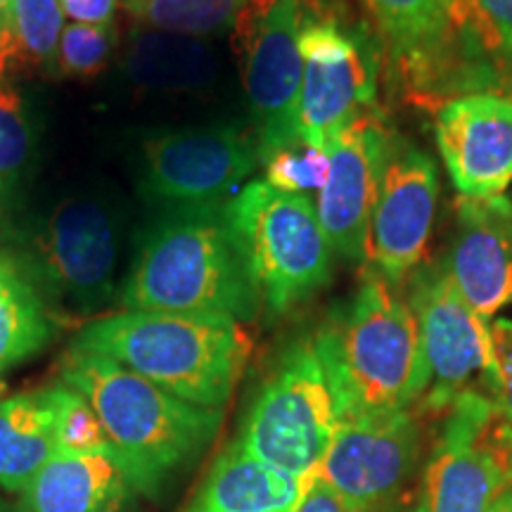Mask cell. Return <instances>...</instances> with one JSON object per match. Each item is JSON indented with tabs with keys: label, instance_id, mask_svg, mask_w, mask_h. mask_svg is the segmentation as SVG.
<instances>
[{
	"label": "cell",
	"instance_id": "603a6c76",
	"mask_svg": "<svg viewBox=\"0 0 512 512\" xmlns=\"http://www.w3.org/2000/svg\"><path fill=\"white\" fill-rule=\"evenodd\" d=\"M53 337V320L17 259L0 252V373L36 356Z\"/></svg>",
	"mask_w": 512,
	"mask_h": 512
},
{
	"label": "cell",
	"instance_id": "e0dca14e",
	"mask_svg": "<svg viewBox=\"0 0 512 512\" xmlns=\"http://www.w3.org/2000/svg\"><path fill=\"white\" fill-rule=\"evenodd\" d=\"M446 268L460 297L489 323L512 304V202L460 197L458 226Z\"/></svg>",
	"mask_w": 512,
	"mask_h": 512
},
{
	"label": "cell",
	"instance_id": "5b68a950",
	"mask_svg": "<svg viewBox=\"0 0 512 512\" xmlns=\"http://www.w3.org/2000/svg\"><path fill=\"white\" fill-rule=\"evenodd\" d=\"M249 278L261 304L287 313L328 285L332 249L306 195L252 181L226 207Z\"/></svg>",
	"mask_w": 512,
	"mask_h": 512
},
{
	"label": "cell",
	"instance_id": "83f0119b",
	"mask_svg": "<svg viewBox=\"0 0 512 512\" xmlns=\"http://www.w3.org/2000/svg\"><path fill=\"white\" fill-rule=\"evenodd\" d=\"M114 46H117V31L112 24L98 27V24L72 22L62 31L53 67L62 76L88 79L105 69Z\"/></svg>",
	"mask_w": 512,
	"mask_h": 512
},
{
	"label": "cell",
	"instance_id": "cb8c5ba5",
	"mask_svg": "<svg viewBox=\"0 0 512 512\" xmlns=\"http://www.w3.org/2000/svg\"><path fill=\"white\" fill-rule=\"evenodd\" d=\"M64 27L60 0H12L0 38V76L12 67L53 62Z\"/></svg>",
	"mask_w": 512,
	"mask_h": 512
},
{
	"label": "cell",
	"instance_id": "4dcf8cb0",
	"mask_svg": "<svg viewBox=\"0 0 512 512\" xmlns=\"http://www.w3.org/2000/svg\"><path fill=\"white\" fill-rule=\"evenodd\" d=\"M491 337H494L498 366L496 406L501 418L512 427V323L496 320L494 328H491Z\"/></svg>",
	"mask_w": 512,
	"mask_h": 512
},
{
	"label": "cell",
	"instance_id": "836d02e7",
	"mask_svg": "<svg viewBox=\"0 0 512 512\" xmlns=\"http://www.w3.org/2000/svg\"><path fill=\"white\" fill-rule=\"evenodd\" d=\"M489 512H512V486L496 498V503L491 505Z\"/></svg>",
	"mask_w": 512,
	"mask_h": 512
},
{
	"label": "cell",
	"instance_id": "9c48e42d",
	"mask_svg": "<svg viewBox=\"0 0 512 512\" xmlns=\"http://www.w3.org/2000/svg\"><path fill=\"white\" fill-rule=\"evenodd\" d=\"M425 470L427 512H489L512 486V427L482 392L458 394L444 408Z\"/></svg>",
	"mask_w": 512,
	"mask_h": 512
},
{
	"label": "cell",
	"instance_id": "1f68e13d",
	"mask_svg": "<svg viewBox=\"0 0 512 512\" xmlns=\"http://www.w3.org/2000/svg\"><path fill=\"white\" fill-rule=\"evenodd\" d=\"M64 17L76 24H105L114 22L117 15V0H60Z\"/></svg>",
	"mask_w": 512,
	"mask_h": 512
},
{
	"label": "cell",
	"instance_id": "4316f807",
	"mask_svg": "<svg viewBox=\"0 0 512 512\" xmlns=\"http://www.w3.org/2000/svg\"><path fill=\"white\" fill-rule=\"evenodd\" d=\"M34 150V131L22 95L0 83V209L27 169Z\"/></svg>",
	"mask_w": 512,
	"mask_h": 512
},
{
	"label": "cell",
	"instance_id": "8fae6325",
	"mask_svg": "<svg viewBox=\"0 0 512 512\" xmlns=\"http://www.w3.org/2000/svg\"><path fill=\"white\" fill-rule=\"evenodd\" d=\"M420 446L422 430L413 408L347 418L339 422L318 477L344 498L351 512H375L411 482Z\"/></svg>",
	"mask_w": 512,
	"mask_h": 512
},
{
	"label": "cell",
	"instance_id": "277c9868",
	"mask_svg": "<svg viewBox=\"0 0 512 512\" xmlns=\"http://www.w3.org/2000/svg\"><path fill=\"white\" fill-rule=\"evenodd\" d=\"M121 302L126 311L254 318L261 299L226 209H183L159 223L128 273Z\"/></svg>",
	"mask_w": 512,
	"mask_h": 512
},
{
	"label": "cell",
	"instance_id": "74e56055",
	"mask_svg": "<svg viewBox=\"0 0 512 512\" xmlns=\"http://www.w3.org/2000/svg\"><path fill=\"white\" fill-rule=\"evenodd\" d=\"M3 392H5V384L0 382V401H3Z\"/></svg>",
	"mask_w": 512,
	"mask_h": 512
},
{
	"label": "cell",
	"instance_id": "e575fe53",
	"mask_svg": "<svg viewBox=\"0 0 512 512\" xmlns=\"http://www.w3.org/2000/svg\"><path fill=\"white\" fill-rule=\"evenodd\" d=\"M10 5H12V0H0V12H3V15H8Z\"/></svg>",
	"mask_w": 512,
	"mask_h": 512
},
{
	"label": "cell",
	"instance_id": "8d00e7d4",
	"mask_svg": "<svg viewBox=\"0 0 512 512\" xmlns=\"http://www.w3.org/2000/svg\"><path fill=\"white\" fill-rule=\"evenodd\" d=\"M413 512H427V508H425V501H420V503H418V508H415Z\"/></svg>",
	"mask_w": 512,
	"mask_h": 512
},
{
	"label": "cell",
	"instance_id": "d590c367",
	"mask_svg": "<svg viewBox=\"0 0 512 512\" xmlns=\"http://www.w3.org/2000/svg\"><path fill=\"white\" fill-rule=\"evenodd\" d=\"M3 31H5V15L0 12V38H3Z\"/></svg>",
	"mask_w": 512,
	"mask_h": 512
},
{
	"label": "cell",
	"instance_id": "7a4b0ae2",
	"mask_svg": "<svg viewBox=\"0 0 512 512\" xmlns=\"http://www.w3.org/2000/svg\"><path fill=\"white\" fill-rule=\"evenodd\" d=\"M313 342L342 420L411 411L430 387L411 306L396 283L373 268Z\"/></svg>",
	"mask_w": 512,
	"mask_h": 512
},
{
	"label": "cell",
	"instance_id": "ffe728a7",
	"mask_svg": "<svg viewBox=\"0 0 512 512\" xmlns=\"http://www.w3.org/2000/svg\"><path fill=\"white\" fill-rule=\"evenodd\" d=\"M387 38L394 60L411 67V79L451 57L453 31L470 17L465 0H361Z\"/></svg>",
	"mask_w": 512,
	"mask_h": 512
},
{
	"label": "cell",
	"instance_id": "d6a6232c",
	"mask_svg": "<svg viewBox=\"0 0 512 512\" xmlns=\"http://www.w3.org/2000/svg\"><path fill=\"white\" fill-rule=\"evenodd\" d=\"M292 512H351V508L330 484H325L320 477H313L302 501Z\"/></svg>",
	"mask_w": 512,
	"mask_h": 512
},
{
	"label": "cell",
	"instance_id": "2e32d148",
	"mask_svg": "<svg viewBox=\"0 0 512 512\" xmlns=\"http://www.w3.org/2000/svg\"><path fill=\"white\" fill-rule=\"evenodd\" d=\"M437 145L463 197H498L512 183V98L463 95L437 112Z\"/></svg>",
	"mask_w": 512,
	"mask_h": 512
},
{
	"label": "cell",
	"instance_id": "7c38bea8",
	"mask_svg": "<svg viewBox=\"0 0 512 512\" xmlns=\"http://www.w3.org/2000/svg\"><path fill=\"white\" fill-rule=\"evenodd\" d=\"M304 72L297 105L299 140L325 143L366 112L375 95V62L328 17H306L299 34Z\"/></svg>",
	"mask_w": 512,
	"mask_h": 512
},
{
	"label": "cell",
	"instance_id": "f546056e",
	"mask_svg": "<svg viewBox=\"0 0 512 512\" xmlns=\"http://www.w3.org/2000/svg\"><path fill=\"white\" fill-rule=\"evenodd\" d=\"M486 48L512 67V0H465Z\"/></svg>",
	"mask_w": 512,
	"mask_h": 512
},
{
	"label": "cell",
	"instance_id": "7402d4cb",
	"mask_svg": "<svg viewBox=\"0 0 512 512\" xmlns=\"http://www.w3.org/2000/svg\"><path fill=\"white\" fill-rule=\"evenodd\" d=\"M216 55L202 38L138 31L126 53V72L155 91H200L214 81Z\"/></svg>",
	"mask_w": 512,
	"mask_h": 512
},
{
	"label": "cell",
	"instance_id": "d4e9b609",
	"mask_svg": "<svg viewBox=\"0 0 512 512\" xmlns=\"http://www.w3.org/2000/svg\"><path fill=\"white\" fill-rule=\"evenodd\" d=\"M249 3L252 0H124L126 10L145 27L192 38L235 27Z\"/></svg>",
	"mask_w": 512,
	"mask_h": 512
},
{
	"label": "cell",
	"instance_id": "f1b7e54d",
	"mask_svg": "<svg viewBox=\"0 0 512 512\" xmlns=\"http://www.w3.org/2000/svg\"><path fill=\"white\" fill-rule=\"evenodd\" d=\"M264 166V181L271 188L292 192V195H304L306 190L320 192L330 176L328 152L311 145H306L304 150H297V145H294L275 152L273 157L266 159Z\"/></svg>",
	"mask_w": 512,
	"mask_h": 512
},
{
	"label": "cell",
	"instance_id": "52a82bcc",
	"mask_svg": "<svg viewBox=\"0 0 512 512\" xmlns=\"http://www.w3.org/2000/svg\"><path fill=\"white\" fill-rule=\"evenodd\" d=\"M408 306L418 323L430 387L425 411L441 413L465 392H482L496 401L498 366L491 325L460 297L446 261H422L411 275ZM484 394V392H482Z\"/></svg>",
	"mask_w": 512,
	"mask_h": 512
},
{
	"label": "cell",
	"instance_id": "3957f363",
	"mask_svg": "<svg viewBox=\"0 0 512 512\" xmlns=\"http://www.w3.org/2000/svg\"><path fill=\"white\" fill-rule=\"evenodd\" d=\"M72 347L110 358L192 406L223 411L252 344L228 316L121 311L88 323Z\"/></svg>",
	"mask_w": 512,
	"mask_h": 512
},
{
	"label": "cell",
	"instance_id": "4fadbf2b",
	"mask_svg": "<svg viewBox=\"0 0 512 512\" xmlns=\"http://www.w3.org/2000/svg\"><path fill=\"white\" fill-rule=\"evenodd\" d=\"M259 147L238 128H188L145 143V188L181 209H219L252 174Z\"/></svg>",
	"mask_w": 512,
	"mask_h": 512
},
{
	"label": "cell",
	"instance_id": "6da1fadb",
	"mask_svg": "<svg viewBox=\"0 0 512 512\" xmlns=\"http://www.w3.org/2000/svg\"><path fill=\"white\" fill-rule=\"evenodd\" d=\"M60 377L93 406L136 494L157 498L166 479L195 463L221 430L223 411L176 399L91 351L69 349Z\"/></svg>",
	"mask_w": 512,
	"mask_h": 512
},
{
	"label": "cell",
	"instance_id": "44dd1931",
	"mask_svg": "<svg viewBox=\"0 0 512 512\" xmlns=\"http://www.w3.org/2000/svg\"><path fill=\"white\" fill-rule=\"evenodd\" d=\"M55 453L53 411L43 389L0 401V489L22 494Z\"/></svg>",
	"mask_w": 512,
	"mask_h": 512
},
{
	"label": "cell",
	"instance_id": "ac0fdd59",
	"mask_svg": "<svg viewBox=\"0 0 512 512\" xmlns=\"http://www.w3.org/2000/svg\"><path fill=\"white\" fill-rule=\"evenodd\" d=\"M311 479L254 458L233 439L211 463L185 512H292Z\"/></svg>",
	"mask_w": 512,
	"mask_h": 512
},
{
	"label": "cell",
	"instance_id": "d6986e66",
	"mask_svg": "<svg viewBox=\"0 0 512 512\" xmlns=\"http://www.w3.org/2000/svg\"><path fill=\"white\" fill-rule=\"evenodd\" d=\"M131 494L117 460L55 453L19 494L17 512H124Z\"/></svg>",
	"mask_w": 512,
	"mask_h": 512
},
{
	"label": "cell",
	"instance_id": "5bb4252c",
	"mask_svg": "<svg viewBox=\"0 0 512 512\" xmlns=\"http://www.w3.org/2000/svg\"><path fill=\"white\" fill-rule=\"evenodd\" d=\"M389 133L377 114L363 112L323 147L330 159V176L318 192V221L332 254L349 264L366 261L370 216L380 190Z\"/></svg>",
	"mask_w": 512,
	"mask_h": 512
},
{
	"label": "cell",
	"instance_id": "9a60e30c",
	"mask_svg": "<svg viewBox=\"0 0 512 512\" xmlns=\"http://www.w3.org/2000/svg\"><path fill=\"white\" fill-rule=\"evenodd\" d=\"M43 278L76 309L110 299L119 259L117 221L93 200H67L53 209L36 238Z\"/></svg>",
	"mask_w": 512,
	"mask_h": 512
},
{
	"label": "cell",
	"instance_id": "30bf717a",
	"mask_svg": "<svg viewBox=\"0 0 512 512\" xmlns=\"http://www.w3.org/2000/svg\"><path fill=\"white\" fill-rule=\"evenodd\" d=\"M437 197L439 178L432 157L408 138L389 133L380 190L370 216L368 268L399 285L425 261Z\"/></svg>",
	"mask_w": 512,
	"mask_h": 512
},
{
	"label": "cell",
	"instance_id": "484cf974",
	"mask_svg": "<svg viewBox=\"0 0 512 512\" xmlns=\"http://www.w3.org/2000/svg\"><path fill=\"white\" fill-rule=\"evenodd\" d=\"M50 411H53L57 453H74V456H107L117 460L112 441L107 439L102 422L95 415L93 406L69 384L57 382L43 389Z\"/></svg>",
	"mask_w": 512,
	"mask_h": 512
},
{
	"label": "cell",
	"instance_id": "ba28073f",
	"mask_svg": "<svg viewBox=\"0 0 512 512\" xmlns=\"http://www.w3.org/2000/svg\"><path fill=\"white\" fill-rule=\"evenodd\" d=\"M302 22V0H252L235 19V50L259 136V162L299 143Z\"/></svg>",
	"mask_w": 512,
	"mask_h": 512
},
{
	"label": "cell",
	"instance_id": "8992f818",
	"mask_svg": "<svg viewBox=\"0 0 512 512\" xmlns=\"http://www.w3.org/2000/svg\"><path fill=\"white\" fill-rule=\"evenodd\" d=\"M337 396L313 339H297L280 354L249 403L235 441L254 458L311 479L339 430Z\"/></svg>",
	"mask_w": 512,
	"mask_h": 512
}]
</instances>
